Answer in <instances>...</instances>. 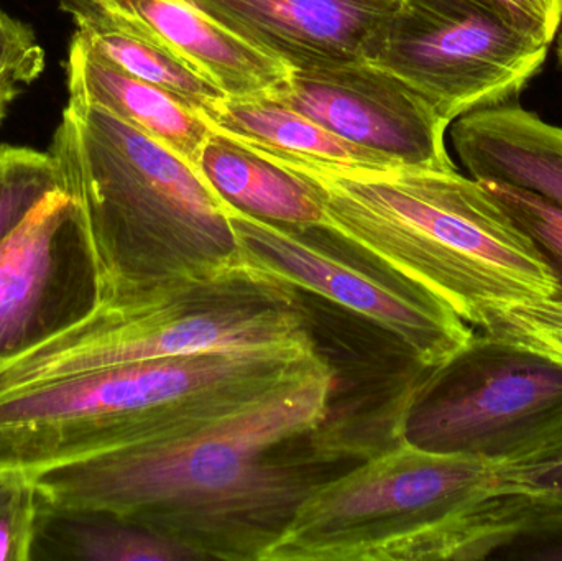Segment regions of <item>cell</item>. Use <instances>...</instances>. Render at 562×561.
<instances>
[{
  "mask_svg": "<svg viewBox=\"0 0 562 561\" xmlns=\"http://www.w3.org/2000/svg\"><path fill=\"white\" fill-rule=\"evenodd\" d=\"M326 355L252 404L178 437L29 474L46 504L109 510L198 561H262L340 463L321 430L339 394Z\"/></svg>",
  "mask_w": 562,
  "mask_h": 561,
  "instance_id": "1",
  "label": "cell"
},
{
  "mask_svg": "<svg viewBox=\"0 0 562 561\" xmlns=\"http://www.w3.org/2000/svg\"><path fill=\"white\" fill-rule=\"evenodd\" d=\"M267 157L313 181L324 229L431 293L474 329L508 306L557 293V277L530 237L458 168L347 173Z\"/></svg>",
  "mask_w": 562,
  "mask_h": 561,
  "instance_id": "2",
  "label": "cell"
},
{
  "mask_svg": "<svg viewBox=\"0 0 562 561\" xmlns=\"http://www.w3.org/2000/svg\"><path fill=\"white\" fill-rule=\"evenodd\" d=\"M48 152L85 213L104 303L244 266L200 170L105 109L68 99Z\"/></svg>",
  "mask_w": 562,
  "mask_h": 561,
  "instance_id": "3",
  "label": "cell"
},
{
  "mask_svg": "<svg viewBox=\"0 0 562 561\" xmlns=\"http://www.w3.org/2000/svg\"><path fill=\"white\" fill-rule=\"evenodd\" d=\"M311 351L211 352L109 366L0 394V474L178 437L310 368Z\"/></svg>",
  "mask_w": 562,
  "mask_h": 561,
  "instance_id": "4",
  "label": "cell"
},
{
  "mask_svg": "<svg viewBox=\"0 0 562 561\" xmlns=\"http://www.w3.org/2000/svg\"><path fill=\"white\" fill-rule=\"evenodd\" d=\"M498 470L395 438L319 484L262 561L475 560Z\"/></svg>",
  "mask_w": 562,
  "mask_h": 561,
  "instance_id": "5",
  "label": "cell"
},
{
  "mask_svg": "<svg viewBox=\"0 0 562 561\" xmlns=\"http://www.w3.org/2000/svg\"><path fill=\"white\" fill-rule=\"evenodd\" d=\"M317 348L303 293L243 266L127 302L102 303L78 325L0 366V394L131 362Z\"/></svg>",
  "mask_w": 562,
  "mask_h": 561,
  "instance_id": "6",
  "label": "cell"
},
{
  "mask_svg": "<svg viewBox=\"0 0 562 561\" xmlns=\"http://www.w3.org/2000/svg\"><path fill=\"white\" fill-rule=\"evenodd\" d=\"M561 431V362L481 329L423 375L398 424V437L416 447L497 464Z\"/></svg>",
  "mask_w": 562,
  "mask_h": 561,
  "instance_id": "7",
  "label": "cell"
},
{
  "mask_svg": "<svg viewBox=\"0 0 562 561\" xmlns=\"http://www.w3.org/2000/svg\"><path fill=\"white\" fill-rule=\"evenodd\" d=\"M229 221L244 266L375 326L428 371L474 335L441 300L324 227L280 226L231 207Z\"/></svg>",
  "mask_w": 562,
  "mask_h": 561,
  "instance_id": "8",
  "label": "cell"
},
{
  "mask_svg": "<svg viewBox=\"0 0 562 561\" xmlns=\"http://www.w3.org/2000/svg\"><path fill=\"white\" fill-rule=\"evenodd\" d=\"M548 49L474 0H402L372 63L451 124L510 104L541 71Z\"/></svg>",
  "mask_w": 562,
  "mask_h": 561,
  "instance_id": "9",
  "label": "cell"
},
{
  "mask_svg": "<svg viewBox=\"0 0 562 561\" xmlns=\"http://www.w3.org/2000/svg\"><path fill=\"white\" fill-rule=\"evenodd\" d=\"M104 300L81 204L58 191L0 246V366L78 325Z\"/></svg>",
  "mask_w": 562,
  "mask_h": 561,
  "instance_id": "10",
  "label": "cell"
},
{
  "mask_svg": "<svg viewBox=\"0 0 562 561\" xmlns=\"http://www.w3.org/2000/svg\"><path fill=\"white\" fill-rule=\"evenodd\" d=\"M270 99L402 168L454 170L448 122L398 76L372 61L290 69Z\"/></svg>",
  "mask_w": 562,
  "mask_h": 561,
  "instance_id": "11",
  "label": "cell"
},
{
  "mask_svg": "<svg viewBox=\"0 0 562 561\" xmlns=\"http://www.w3.org/2000/svg\"><path fill=\"white\" fill-rule=\"evenodd\" d=\"M288 69L373 61L402 0H184Z\"/></svg>",
  "mask_w": 562,
  "mask_h": 561,
  "instance_id": "12",
  "label": "cell"
},
{
  "mask_svg": "<svg viewBox=\"0 0 562 561\" xmlns=\"http://www.w3.org/2000/svg\"><path fill=\"white\" fill-rule=\"evenodd\" d=\"M109 15L170 49L227 98H259L290 69L184 0H94Z\"/></svg>",
  "mask_w": 562,
  "mask_h": 561,
  "instance_id": "13",
  "label": "cell"
},
{
  "mask_svg": "<svg viewBox=\"0 0 562 561\" xmlns=\"http://www.w3.org/2000/svg\"><path fill=\"white\" fill-rule=\"evenodd\" d=\"M452 145L474 180L525 188L562 206V127L517 104L481 109L452 125Z\"/></svg>",
  "mask_w": 562,
  "mask_h": 561,
  "instance_id": "14",
  "label": "cell"
},
{
  "mask_svg": "<svg viewBox=\"0 0 562 561\" xmlns=\"http://www.w3.org/2000/svg\"><path fill=\"white\" fill-rule=\"evenodd\" d=\"M66 78L69 99L105 109L198 168L213 134L200 112L170 92L115 68L78 35L69 43Z\"/></svg>",
  "mask_w": 562,
  "mask_h": 561,
  "instance_id": "15",
  "label": "cell"
},
{
  "mask_svg": "<svg viewBox=\"0 0 562 561\" xmlns=\"http://www.w3.org/2000/svg\"><path fill=\"white\" fill-rule=\"evenodd\" d=\"M198 170L231 210L280 226L326 224L323 203L310 178L214 128Z\"/></svg>",
  "mask_w": 562,
  "mask_h": 561,
  "instance_id": "16",
  "label": "cell"
},
{
  "mask_svg": "<svg viewBox=\"0 0 562 561\" xmlns=\"http://www.w3.org/2000/svg\"><path fill=\"white\" fill-rule=\"evenodd\" d=\"M203 117L214 131L273 157L347 173H383L402 168L375 152L344 141L269 96L223 98L213 102Z\"/></svg>",
  "mask_w": 562,
  "mask_h": 561,
  "instance_id": "17",
  "label": "cell"
},
{
  "mask_svg": "<svg viewBox=\"0 0 562 561\" xmlns=\"http://www.w3.org/2000/svg\"><path fill=\"white\" fill-rule=\"evenodd\" d=\"M32 560L198 561L190 550L127 517L45 501Z\"/></svg>",
  "mask_w": 562,
  "mask_h": 561,
  "instance_id": "18",
  "label": "cell"
},
{
  "mask_svg": "<svg viewBox=\"0 0 562 561\" xmlns=\"http://www.w3.org/2000/svg\"><path fill=\"white\" fill-rule=\"evenodd\" d=\"M63 7L75 19V35L115 68L170 92L201 115L213 102L227 98L170 49L119 22L94 0H63Z\"/></svg>",
  "mask_w": 562,
  "mask_h": 561,
  "instance_id": "19",
  "label": "cell"
},
{
  "mask_svg": "<svg viewBox=\"0 0 562 561\" xmlns=\"http://www.w3.org/2000/svg\"><path fill=\"white\" fill-rule=\"evenodd\" d=\"M63 190L61 168L49 152L0 145V246L46 198Z\"/></svg>",
  "mask_w": 562,
  "mask_h": 561,
  "instance_id": "20",
  "label": "cell"
},
{
  "mask_svg": "<svg viewBox=\"0 0 562 561\" xmlns=\"http://www.w3.org/2000/svg\"><path fill=\"white\" fill-rule=\"evenodd\" d=\"M481 184L543 256L558 282L551 300L562 303V206L533 191L502 181L481 180Z\"/></svg>",
  "mask_w": 562,
  "mask_h": 561,
  "instance_id": "21",
  "label": "cell"
},
{
  "mask_svg": "<svg viewBox=\"0 0 562 561\" xmlns=\"http://www.w3.org/2000/svg\"><path fill=\"white\" fill-rule=\"evenodd\" d=\"M497 493L530 509L562 513V431L533 453L501 464Z\"/></svg>",
  "mask_w": 562,
  "mask_h": 561,
  "instance_id": "22",
  "label": "cell"
},
{
  "mask_svg": "<svg viewBox=\"0 0 562 561\" xmlns=\"http://www.w3.org/2000/svg\"><path fill=\"white\" fill-rule=\"evenodd\" d=\"M504 536L488 560H562V513L530 509L501 494Z\"/></svg>",
  "mask_w": 562,
  "mask_h": 561,
  "instance_id": "23",
  "label": "cell"
},
{
  "mask_svg": "<svg viewBox=\"0 0 562 561\" xmlns=\"http://www.w3.org/2000/svg\"><path fill=\"white\" fill-rule=\"evenodd\" d=\"M42 494L25 474H0V561L32 560Z\"/></svg>",
  "mask_w": 562,
  "mask_h": 561,
  "instance_id": "24",
  "label": "cell"
},
{
  "mask_svg": "<svg viewBox=\"0 0 562 561\" xmlns=\"http://www.w3.org/2000/svg\"><path fill=\"white\" fill-rule=\"evenodd\" d=\"M481 332L527 346L562 364V303H518L495 313Z\"/></svg>",
  "mask_w": 562,
  "mask_h": 561,
  "instance_id": "25",
  "label": "cell"
},
{
  "mask_svg": "<svg viewBox=\"0 0 562 561\" xmlns=\"http://www.w3.org/2000/svg\"><path fill=\"white\" fill-rule=\"evenodd\" d=\"M45 49L33 30L0 9V88L19 96L45 71Z\"/></svg>",
  "mask_w": 562,
  "mask_h": 561,
  "instance_id": "26",
  "label": "cell"
},
{
  "mask_svg": "<svg viewBox=\"0 0 562 561\" xmlns=\"http://www.w3.org/2000/svg\"><path fill=\"white\" fill-rule=\"evenodd\" d=\"M515 29L551 45L562 25V0H474Z\"/></svg>",
  "mask_w": 562,
  "mask_h": 561,
  "instance_id": "27",
  "label": "cell"
},
{
  "mask_svg": "<svg viewBox=\"0 0 562 561\" xmlns=\"http://www.w3.org/2000/svg\"><path fill=\"white\" fill-rule=\"evenodd\" d=\"M16 96L10 94L5 89L0 88V125L5 121L7 114H9L10 105L15 101Z\"/></svg>",
  "mask_w": 562,
  "mask_h": 561,
  "instance_id": "28",
  "label": "cell"
},
{
  "mask_svg": "<svg viewBox=\"0 0 562 561\" xmlns=\"http://www.w3.org/2000/svg\"><path fill=\"white\" fill-rule=\"evenodd\" d=\"M557 55H558V59H560V63L562 66V33L560 35V40H558Z\"/></svg>",
  "mask_w": 562,
  "mask_h": 561,
  "instance_id": "29",
  "label": "cell"
}]
</instances>
